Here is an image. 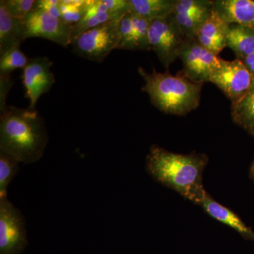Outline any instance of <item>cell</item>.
<instances>
[{
  "mask_svg": "<svg viewBox=\"0 0 254 254\" xmlns=\"http://www.w3.org/2000/svg\"><path fill=\"white\" fill-rule=\"evenodd\" d=\"M208 163V156L204 154H179L153 145L147 155L145 166L159 183L196 204L207 193L203 174Z\"/></svg>",
  "mask_w": 254,
  "mask_h": 254,
  "instance_id": "6da1fadb",
  "label": "cell"
},
{
  "mask_svg": "<svg viewBox=\"0 0 254 254\" xmlns=\"http://www.w3.org/2000/svg\"><path fill=\"white\" fill-rule=\"evenodd\" d=\"M49 141L44 120L36 110L8 106L0 115V151L18 163H36Z\"/></svg>",
  "mask_w": 254,
  "mask_h": 254,
  "instance_id": "7a4b0ae2",
  "label": "cell"
},
{
  "mask_svg": "<svg viewBox=\"0 0 254 254\" xmlns=\"http://www.w3.org/2000/svg\"><path fill=\"white\" fill-rule=\"evenodd\" d=\"M138 71L145 82L142 91L148 93L152 104L160 111L183 116L199 106L203 84L190 81L181 71L172 75L168 71L153 69L149 73L141 66Z\"/></svg>",
  "mask_w": 254,
  "mask_h": 254,
  "instance_id": "3957f363",
  "label": "cell"
},
{
  "mask_svg": "<svg viewBox=\"0 0 254 254\" xmlns=\"http://www.w3.org/2000/svg\"><path fill=\"white\" fill-rule=\"evenodd\" d=\"M121 19L108 21L82 33L71 43L73 53L95 63L104 61L113 50L118 49Z\"/></svg>",
  "mask_w": 254,
  "mask_h": 254,
  "instance_id": "277c9868",
  "label": "cell"
},
{
  "mask_svg": "<svg viewBox=\"0 0 254 254\" xmlns=\"http://www.w3.org/2000/svg\"><path fill=\"white\" fill-rule=\"evenodd\" d=\"M148 39L150 50L155 52L164 67L168 69L179 58L186 38L172 14L150 21Z\"/></svg>",
  "mask_w": 254,
  "mask_h": 254,
  "instance_id": "5b68a950",
  "label": "cell"
},
{
  "mask_svg": "<svg viewBox=\"0 0 254 254\" xmlns=\"http://www.w3.org/2000/svg\"><path fill=\"white\" fill-rule=\"evenodd\" d=\"M179 58L183 64L182 74L190 81L202 84L210 82L222 60L201 46L195 38H186Z\"/></svg>",
  "mask_w": 254,
  "mask_h": 254,
  "instance_id": "8992f818",
  "label": "cell"
},
{
  "mask_svg": "<svg viewBox=\"0 0 254 254\" xmlns=\"http://www.w3.org/2000/svg\"><path fill=\"white\" fill-rule=\"evenodd\" d=\"M24 216L6 198H0V254H20L28 245Z\"/></svg>",
  "mask_w": 254,
  "mask_h": 254,
  "instance_id": "52a82bcc",
  "label": "cell"
},
{
  "mask_svg": "<svg viewBox=\"0 0 254 254\" xmlns=\"http://www.w3.org/2000/svg\"><path fill=\"white\" fill-rule=\"evenodd\" d=\"M26 38H41L67 48L72 43L73 25L41 9H33L24 18Z\"/></svg>",
  "mask_w": 254,
  "mask_h": 254,
  "instance_id": "ba28073f",
  "label": "cell"
},
{
  "mask_svg": "<svg viewBox=\"0 0 254 254\" xmlns=\"http://www.w3.org/2000/svg\"><path fill=\"white\" fill-rule=\"evenodd\" d=\"M254 77L240 60L222 59L220 67L210 78V83L218 87L232 103H235L250 90Z\"/></svg>",
  "mask_w": 254,
  "mask_h": 254,
  "instance_id": "9c48e42d",
  "label": "cell"
},
{
  "mask_svg": "<svg viewBox=\"0 0 254 254\" xmlns=\"http://www.w3.org/2000/svg\"><path fill=\"white\" fill-rule=\"evenodd\" d=\"M53 62L46 57L31 58L23 68L22 83L26 97L29 100L28 108L35 110L41 95L48 93L55 83L54 73L51 71Z\"/></svg>",
  "mask_w": 254,
  "mask_h": 254,
  "instance_id": "30bf717a",
  "label": "cell"
},
{
  "mask_svg": "<svg viewBox=\"0 0 254 254\" xmlns=\"http://www.w3.org/2000/svg\"><path fill=\"white\" fill-rule=\"evenodd\" d=\"M150 21L131 11L122 18L120 23V42L118 49L150 50L148 39Z\"/></svg>",
  "mask_w": 254,
  "mask_h": 254,
  "instance_id": "8fae6325",
  "label": "cell"
},
{
  "mask_svg": "<svg viewBox=\"0 0 254 254\" xmlns=\"http://www.w3.org/2000/svg\"><path fill=\"white\" fill-rule=\"evenodd\" d=\"M229 27L230 25L213 10L197 31L195 38L209 51L219 55L227 47Z\"/></svg>",
  "mask_w": 254,
  "mask_h": 254,
  "instance_id": "7c38bea8",
  "label": "cell"
},
{
  "mask_svg": "<svg viewBox=\"0 0 254 254\" xmlns=\"http://www.w3.org/2000/svg\"><path fill=\"white\" fill-rule=\"evenodd\" d=\"M214 11L229 25L254 30V0H215Z\"/></svg>",
  "mask_w": 254,
  "mask_h": 254,
  "instance_id": "4fadbf2b",
  "label": "cell"
},
{
  "mask_svg": "<svg viewBox=\"0 0 254 254\" xmlns=\"http://www.w3.org/2000/svg\"><path fill=\"white\" fill-rule=\"evenodd\" d=\"M210 217L231 227L246 240L254 241V231L242 219L227 207L216 201L208 192L196 203Z\"/></svg>",
  "mask_w": 254,
  "mask_h": 254,
  "instance_id": "5bb4252c",
  "label": "cell"
},
{
  "mask_svg": "<svg viewBox=\"0 0 254 254\" xmlns=\"http://www.w3.org/2000/svg\"><path fill=\"white\" fill-rule=\"evenodd\" d=\"M214 10L211 0H176L173 16L181 30L189 29Z\"/></svg>",
  "mask_w": 254,
  "mask_h": 254,
  "instance_id": "9a60e30c",
  "label": "cell"
},
{
  "mask_svg": "<svg viewBox=\"0 0 254 254\" xmlns=\"http://www.w3.org/2000/svg\"><path fill=\"white\" fill-rule=\"evenodd\" d=\"M26 39L24 18L11 16L0 2V54L21 46Z\"/></svg>",
  "mask_w": 254,
  "mask_h": 254,
  "instance_id": "2e32d148",
  "label": "cell"
},
{
  "mask_svg": "<svg viewBox=\"0 0 254 254\" xmlns=\"http://www.w3.org/2000/svg\"><path fill=\"white\" fill-rule=\"evenodd\" d=\"M125 14H113L105 0H89L86 14L73 25L72 41L82 33L108 21L121 19Z\"/></svg>",
  "mask_w": 254,
  "mask_h": 254,
  "instance_id": "e0dca14e",
  "label": "cell"
},
{
  "mask_svg": "<svg viewBox=\"0 0 254 254\" xmlns=\"http://www.w3.org/2000/svg\"><path fill=\"white\" fill-rule=\"evenodd\" d=\"M130 11L153 21L173 14L176 0H128Z\"/></svg>",
  "mask_w": 254,
  "mask_h": 254,
  "instance_id": "ac0fdd59",
  "label": "cell"
},
{
  "mask_svg": "<svg viewBox=\"0 0 254 254\" xmlns=\"http://www.w3.org/2000/svg\"><path fill=\"white\" fill-rule=\"evenodd\" d=\"M227 47L235 53L237 59H245L254 53V30L240 25H230Z\"/></svg>",
  "mask_w": 254,
  "mask_h": 254,
  "instance_id": "d6986e66",
  "label": "cell"
},
{
  "mask_svg": "<svg viewBox=\"0 0 254 254\" xmlns=\"http://www.w3.org/2000/svg\"><path fill=\"white\" fill-rule=\"evenodd\" d=\"M231 115L237 125L254 136V81L242 98L232 103Z\"/></svg>",
  "mask_w": 254,
  "mask_h": 254,
  "instance_id": "ffe728a7",
  "label": "cell"
},
{
  "mask_svg": "<svg viewBox=\"0 0 254 254\" xmlns=\"http://www.w3.org/2000/svg\"><path fill=\"white\" fill-rule=\"evenodd\" d=\"M19 163L12 157L0 151V198L7 197L8 187L17 175Z\"/></svg>",
  "mask_w": 254,
  "mask_h": 254,
  "instance_id": "44dd1931",
  "label": "cell"
},
{
  "mask_svg": "<svg viewBox=\"0 0 254 254\" xmlns=\"http://www.w3.org/2000/svg\"><path fill=\"white\" fill-rule=\"evenodd\" d=\"M29 59L20 49V47L0 54V76H10L16 68H23Z\"/></svg>",
  "mask_w": 254,
  "mask_h": 254,
  "instance_id": "7402d4cb",
  "label": "cell"
},
{
  "mask_svg": "<svg viewBox=\"0 0 254 254\" xmlns=\"http://www.w3.org/2000/svg\"><path fill=\"white\" fill-rule=\"evenodd\" d=\"M89 0H60L62 19L68 24L74 25L83 17Z\"/></svg>",
  "mask_w": 254,
  "mask_h": 254,
  "instance_id": "603a6c76",
  "label": "cell"
},
{
  "mask_svg": "<svg viewBox=\"0 0 254 254\" xmlns=\"http://www.w3.org/2000/svg\"><path fill=\"white\" fill-rule=\"evenodd\" d=\"M5 9L14 17L24 18L31 12L34 6V0H1Z\"/></svg>",
  "mask_w": 254,
  "mask_h": 254,
  "instance_id": "cb8c5ba5",
  "label": "cell"
},
{
  "mask_svg": "<svg viewBox=\"0 0 254 254\" xmlns=\"http://www.w3.org/2000/svg\"><path fill=\"white\" fill-rule=\"evenodd\" d=\"M60 4V0H37L35 1L33 10H43L55 17L62 18Z\"/></svg>",
  "mask_w": 254,
  "mask_h": 254,
  "instance_id": "d4e9b609",
  "label": "cell"
},
{
  "mask_svg": "<svg viewBox=\"0 0 254 254\" xmlns=\"http://www.w3.org/2000/svg\"><path fill=\"white\" fill-rule=\"evenodd\" d=\"M13 83L10 76H0V113L4 111L6 105V97Z\"/></svg>",
  "mask_w": 254,
  "mask_h": 254,
  "instance_id": "484cf974",
  "label": "cell"
},
{
  "mask_svg": "<svg viewBox=\"0 0 254 254\" xmlns=\"http://www.w3.org/2000/svg\"><path fill=\"white\" fill-rule=\"evenodd\" d=\"M241 61H242L246 67L254 77V53Z\"/></svg>",
  "mask_w": 254,
  "mask_h": 254,
  "instance_id": "4316f807",
  "label": "cell"
},
{
  "mask_svg": "<svg viewBox=\"0 0 254 254\" xmlns=\"http://www.w3.org/2000/svg\"><path fill=\"white\" fill-rule=\"evenodd\" d=\"M251 177L253 179L254 181V161L253 163V165H252V168H251V172H250Z\"/></svg>",
  "mask_w": 254,
  "mask_h": 254,
  "instance_id": "83f0119b",
  "label": "cell"
}]
</instances>
